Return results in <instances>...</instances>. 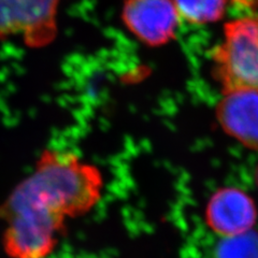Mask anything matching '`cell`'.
<instances>
[{"instance_id": "cell-7", "label": "cell", "mask_w": 258, "mask_h": 258, "mask_svg": "<svg viewBox=\"0 0 258 258\" xmlns=\"http://www.w3.org/2000/svg\"><path fill=\"white\" fill-rule=\"evenodd\" d=\"M224 131L244 147L258 150V93L242 91L224 94L216 107Z\"/></svg>"}, {"instance_id": "cell-1", "label": "cell", "mask_w": 258, "mask_h": 258, "mask_svg": "<svg viewBox=\"0 0 258 258\" xmlns=\"http://www.w3.org/2000/svg\"><path fill=\"white\" fill-rule=\"evenodd\" d=\"M103 190L104 177L95 164L72 151L45 149L0 205V212L28 211L64 225L90 213Z\"/></svg>"}, {"instance_id": "cell-8", "label": "cell", "mask_w": 258, "mask_h": 258, "mask_svg": "<svg viewBox=\"0 0 258 258\" xmlns=\"http://www.w3.org/2000/svg\"><path fill=\"white\" fill-rule=\"evenodd\" d=\"M181 20L192 25L221 21L232 9H253L258 0H173Z\"/></svg>"}, {"instance_id": "cell-6", "label": "cell", "mask_w": 258, "mask_h": 258, "mask_svg": "<svg viewBox=\"0 0 258 258\" xmlns=\"http://www.w3.org/2000/svg\"><path fill=\"white\" fill-rule=\"evenodd\" d=\"M257 210L243 190L225 187L215 191L206 209L207 225L221 238L241 235L254 228Z\"/></svg>"}, {"instance_id": "cell-5", "label": "cell", "mask_w": 258, "mask_h": 258, "mask_svg": "<svg viewBox=\"0 0 258 258\" xmlns=\"http://www.w3.org/2000/svg\"><path fill=\"white\" fill-rule=\"evenodd\" d=\"M120 18L138 41L151 47L170 42L181 22L173 0H125Z\"/></svg>"}, {"instance_id": "cell-3", "label": "cell", "mask_w": 258, "mask_h": 258, "mask_svg": "<svg viewBox=\"0 0 258 258\" xmlns=\"http://www.w3.org/2000/svg\"><path fill=\"white\" fill-rule=\"evenodd\" d=\"M60 0H0V40L20 37L28 46L42 47L57 34Z\"/></svg>"}, {"instance_id": "cell-4", "label": "cell", "mask_w": 258, "mask_h": 258, "mask_svg": "<svg viewBox=\"0 0 258 258\" xmlns=\"http://www.w3.org/2000/svg\"><path fill=\"white\" fill-rule=\"evenodd\" d=\"M6 222L3 243L11 258H46L58 243L64 226L26 211L0 214Z\"/></svg>"}, {"instance_id": "cell-9", "label": "cell", "mask_w": 258, "mask_h": 258, "mask_svg": "<svg viewBox=\"0 0 258 258\" xmlns=\"http://www.w3.org/2000/svg\"><path fill=\"white\" fill-rule=\"evenodd\" d=\"M213 258H258V231L251 229L241 235L221 238Z\"/></svg>"}, {"instance_id": "cell-2", "label": "cell", "mask_w": 258, "mask_h": 258, "mask_svg": "<svg viewBox=\"0 0 258 258\" xmlns=\"http://www.w3.org/2000/svg\"><path fill=\"white\" fill-rule=\"evenodd\" d=\"M212 74L224 94L258 93V13L225 24L212 51Z\"/></svg>"}, {"instance_id": "cell-10", "label": "cell", "mask_w": 258, "mask_h": 258, "mask_svg": "<svg viewBox=\"0 0 258 258\" xmlns=\"http://www.w3.org/2000/svg\"><path fill=\"white\" fill-rule=\"evenodd\" d=\"M256 174H257V183H258V169H257V173Z\"/></svg>"}]
</instances>
